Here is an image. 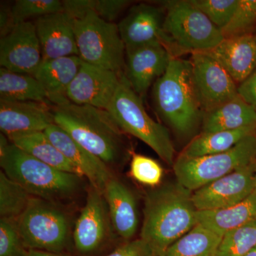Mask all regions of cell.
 Segmentation results:
<instances>
[{
    "label": "cell",
    "mask_w": 256,
    "mask_h": 256,
    "mask_svg": "<svg viewBox=\"0 0 256 256\" xmlns=\"http://www.w3.org/2000/svg\"><path fill=\"white\" fill-rule=\"evenodd\" d=\"M131 2L128 0H90V11L105 21L114 23Z\"/></svg>",
    "instance_id": "obj_36"
},
{
    "label": "cell",
    "mask_w": 256,
    "mask_h": 256,
    "mask_svg": "<svg viewBox=\"0 0 256 256\" xmlns=\"http://www.w3.org/2000/svg\"><path fill=\"white\" fill-rule=\"evenodd\" d=\"M206 53L223 67L238 86L256 69V38L254 35L224 38L220 44Z\"/></svg>",
    "instance_id": "obj_21"
},
{
    "label": "cell",
    "mask_w": 256,
    "mask_h": 256,
    "mask_svg": "<svg viewBox=\"0 0 256 256\" xmlns=\"http://www.w3.org/2000/svg\"><path fill=\"white\" fill-rule=\"evenodd\" d=\"M82 60L78 56L42 60L33 76L41 84L52 106L70 102L67 98L69 86L78 73Z\"/></svg>",
    "instance_id": "obj_22"
},
{
    "label": "cell",
    "mask_w": 256,
    "mask_h": 256,
    "mask_svg": "<svg viewBox=\"0 0 256 256\" xmlns=\"http://www.w3.org/2000/svg\"><path fill=\"white\" fill-rule=\"evenodd\" d=\"M16 222L28 250L67 252L70 222L58 204L32 196L28 208Z\"/></svg>",
    "instance_id": "obj_8"
},
{
    "label": "cell",
    "mask_w": 256,
    "mask_h": 256,
    "mask_svg": "<svg viewBox=\"0 0 256 256\" xmlns=\"http://www.w3.org/2000/svg\"><path fill=\"white\" fill-rule=\"evenodd\" d=\"M255 160L256 136H252L224 152L200 158L178 156L172 168L176 181L194 192Z\"/></svg>",
    "instance_id": "obj_9"
},
{
    "label": "cell",
    "mask_w": 256,
    "mask_h": 256,
    "mask_svg": "<svg viewBox=\"0 0 256 256\" xmlns=\"http://www.w3.org/2000/svg\"><path fill=\"white\" fill-rule=\"evenodd\" d=\"M41 46L42 60L78 56L73 18L58 12L34 20Z\"/></svg>",
    "instance_id": "obj_19"
},
{
    "label": "cell",
    "mask_w": 256,
    "mask_h": 256,
    "mask_svg": "<svg viewBox=\"0 0 256 256\" xmlns=\"http://www.w3.org/2000/svg\"><path fill=\"white\" fill-rule=\"evenodd\" d=\"M2 171L23 186L32 196L62 203L73 200L82 191V176L65 172L42 162L0 134Z\"/></svg>",
    "instance_id": "obj_4"
},
{
    "label": "cell",
    "mask_w": 256,
    "mask_h": 256,
    "mask_svg": "<svg viewBox=\"0 0 256 256\" xmlns=\"http://www.w3.org/2000/svg\"><path fill=\"white\" fill-rule=\"evenodd\" d=\"M15 220H0V256H28Z\"/></svg>",
    "instance_id": "obj_35"
},
{
    "label": "cell",
    "mask_w": 256,
    "mask_h": 256,
    "mask_svg": "<svg viewBox=\"0 0 256 256\" xmlns=\"http://www.w3.org/2000/svg\"><path fill=\"white\" fill-rule=\"evenodd\" d=\"M256 246V220L224 234L215 256H245Z\"/></svg>",
    "instance_id": "obj_30"
},
{
    "label": "cell",
    "mask_w": 256,
    "mask_h": 256,
    "mask_svg": "<svg viewBox=\"0 0 256 256\" xmlns=\"http://www.w3.org/2000/svg\"><path fill=\"white\" fill-rule=\"evenodd\" d=\"M130 176L141 184L154 188L162 184L164 169L156 160L132 153L130 164Z\"/></svg>",
    "instance_id": "obj_33"
},
{
    "label": "cell",
    "mask_w": 256,
    "mask_h": 256,
    "mask_svg": "<svg viewBox=\"0 0 256 256\" xmlns=\"http://www.w3.org/2000/svg\"><path fill=\"white\" fill-rule=\"evenodd\" d=\"M8 138L10 142L35 159L60 171L82 176L80 170L69 162L44 132L21 133Z\"/></svg>",
    "instance_id": "obj_25"
},
{
    "label": "cell",
    "mask_w": 256,
    "mask_h": 256,
    "mask_svg": "<svg viewBox=\"0 0 256 256\" xmlns=\"http://www.w3.org/2000/svg\"><path fill=\"white\" fill-rule=\"evenodd\" d=\"M165 12L164 45L173 58L206 53L224 40L222 30L190 0L158 2Z\"/></svg>",
    "instance_id": "obj_5"
},
{
    "label": "cell",
    "mask_w": 256,
    "mask_h": 256,
    "mask_svg": "<svg viewBox=\"0 0 256 256\" xmlns=\"http://www.w3.org/2000/svg\"><path fill=\"white\" fill-rule=\"evenodd\" d=\"M222 237L197 224L173 244L164 256H215Z\"/></svg>",
    "instance_id": "obj_28"
},
{
    "label": "cell",
    "mask_w": 256,
    "mask_h": 256,
    "mask_svg": "<svg viewBox=\"0 0 256 256\" xmlns=\"http://www.w3.org/2000/svg\"><path fill=\"white\" fill-rule=\"evenodd\" d=\"M152 88L153 107L164 126L181 139L196 137L204 112L194 87L190 60L173 58Z\"/></svg>",
    "instance_id": "obj_3"
},
{
    "label": "cell",
    "mask_w": 256,
    "mask_h": 256,
    "mask_svg": "<svg viewBox=\"0 0 256 256\" xmlns=\"http://www.w3.org/2000/svg\"><path fill=\"white\" fill-rule=\"evenodd\" d=\"M104 256H158L151 246L141 238L124 242Z\"/></svg>",
    "instance_id": "obj_37"
},
{
    "label": "cell",
    "mask_w": 256,
    "mask_h": 256,
    "mask_svg": "<svg viewBox=\"0 0 256 256\" xmlns=\"http://www.w3.org/2000/svg\"><path fill=\"white\" fill-rule=\"evenodd\" d=\"M124 74L82 62L69 86L67 98L72 104L107 110Z\"/></svg>",
    "instance_id": "obj_13"
},
{
    "label": "cell",
    "mask_w": 256,
    "mask_h": 256,
    "mask_svg": "<svg viewBox=\"0 0 256 256\" xmlns=\"http://www.w3.org/2000/svg\"><path fill=\"white\" fill-rule=\"evenodd\" d=\"M252 136H256V126L235 130L200 132L188 143L178 156L200 158L224 152L233 148L242 140Z\"/></svg>",
    "instance_id": "obj_26"
},
{
    "label": "cell",
    "mask_w": 256,
    "mask_h": 256,
    "mask_svg": "<svg viewBox=\"0 0 256 256\" xmlns=\"http://www.w3.org/2000/svg\"><path fill=\"white\" fill-rule=\"evenodd\" d=\"M0 99L36 101L52 106L44 89L33 76L16 73L2 67L0 68Z\"/></svg>",
    "instance_id": "obj_27"
},
{
    "label": "cell",
    "mask_w": 256,
    "mask_h": 256,
    "mask_svg": "<svg viewBox=\"0 0 256 256\" xmlns=\"http://www.w3.org/2000/svg\"><path fill=\"white\" fill-rule=\"evenodd\" d=\"M52 106L36 101L0 99V130L6 138L13 134L44 132L54 124Z\"/></svg>",
    "instance_id": "obj_18"
},
{
    "label": "cell",
    "mask_w": 256,
    "mask_h": 256,
    "mask_svg": "<svg viewBox=\"0 0 256 256\" xmlns=\"http://www.w3.org/2000/svg\"><path fill=\"white\" fill-rule=\"evenodd\" d=\"M32 195L23 186L0 171V216L16 220L28 208Z\"/></svg>",
    "instance_id": "obj_29"
},
{
    "label": "cell",
    "mask_w": 256,
    "mask_h": 256,
    "mask_svg": "<svg viewBox=\"0 0 256 256\" xmlns=\"http://www.w3.org/2000/svg\"><path fill=\"white\" fill-rule=\"evenodd\" d=\"M79 57L86 63L124 73L126 50L118 26L92 11L73 18Z\"/></svg>",
    "instance_id": "obj_7"
},
{
    "label": "cell",
    "mask_w": 256,
    "mask_h": 256,
    "mask_svg": "<svg viewBox=\"0 0 256 256\" xmlns=\"http://www.w3.org/2000/svg\"><path fill=\"white\" fill-rule=\"evenodd\" d=\"M254 36H256V33H255V34H254Z\"/></svg>",
    "instance_id": "obj_43"
},
{
    "label": "cell",
    "mask_w": 256,
    "mask_h": 256,
    "mask_svg": "<svg viewBox=\"0 0 256 256\" xmlns=\"http://www.w3.org/2000/svg\"><path fill=\"white\" fill-rule=\"evenodd\" d=\"M48 139L88 180L92 188L104 193L106 185L114 175L108 165L94 156L54 124L44 131Z\"/></svg>",
    "instance_id": "obj_17"
},
{
    "label": "cell",
    "mask_w": 256,
    "mask_h": 256,
    "mask_svg": "<svg viewBox=\"0 0 256 256\" xmlns=\"http://www.w3.org/2000/svg\"><path fill=\"white\" fill-rule=\"evenodd\" d=\"M222 32L224 38L254 35L256 32V0H239L233 18Z\"/></svg>",
    "instance_id": "obj_31"
},
{
    "label": "cell",
    "mask_w": 256,
    "mask_h": 256,
    "mask_svg": "<svg viewBox=\"0 0 256 256\" xmlns=\"http://www.w3.org/2000/svg\"><path fill=\"white\" fill-rule=\"evenodd\" d=\"M173 57L160 43L127 50L124 74L133 90L144 100L148 90L164 75Z\"/></svg>",
    "instance_id": "obj_15"
},
{
    "label": "cell",
    "mask_w": 256,
    "mask_h": 256,
    "mask_svg": "<svg viewBox=\"0 0 256 256\" xmlns=\"http://www.w3.org/2000/svg\"><path fill=\"white\" fill-rule=\"evenodd\" d=\"M114 234L104 194L90 186L86 200L74 226L73 245L78 256H102Z\"/></svg>",
    "instance_id": "obj_10"
},
{
    "label": "cell",
    "mask_w": 256,
    "mask_h": 256,
    "mask_svg": "<svg viewBox=\"0 0 256 256\" xmlns=\"http://www.w3.org/2000/svg\"><path fill=\"white\" fill-rule=\"evenodd\" d=\"M245 256H256V246Z\"/></svg>",
    "instance_id": "obj_41"
},
{
    "label": "cell",
    "mask_w": 256,
    "mask_h": 256,
    "mask_svg": "<svg viewBox=\"0 0 256 256\" xmlns=\"http://www.w3.org/2000/svg\"><path fill=\"white\" fill-rule=\"evenodd\" d=\"M239 0H190L216 26L223 30L233 18Z\"/></svg>",
    "instance_id": "obj_34"
},
{
    "label": "cell",
    "mask_w": 256,
    "mask_h": 256,
    "mask_svg": "<svg viewBox=\"0 0 256 256\" xmlns=\"http://www.w3.org/2000/svg\"><path fill=\"white\" fill-rule=\"evenodd\" d=\"M42 62L41 46L33 21L18 24L0 38V66L33 76Z\"/></svg>",
    "instance_id": "obj_14"
},
{
    "label": "cell",
    "mask_w": 256,
    "mask_h": 256,
    "mask_svg": "<svg viewBox=\"0 0 256 256\" xmlns=\"http://www.w3.org/2000/svg\"><path fill=\"white\" fill-rule=\"evenodd\" d=\"M28 256H76L70 255L68 252H62V254H58V252H41V250H30L28 252Z\"/></svg>",
    "instance_id": "obj_40"
},
{
    "label": "cell",
    "mask_w": 256,
    "mask_h": 256,
    "mask_svg": "<svg viewBox=\"0 0 256 256\" xmlns=\"http://www.w3.org/2000/svg\"><path fill=\"white\" fill-rule=\"evenodd\" d=\"M62 11L63 2L60 0H18L11 6L15 25Z\"/></svg>",
    "instance_id": "obj_32"
},
{
    "label": "cell",
    "mask_w": 256,
    "mask_h": 256,
    "mask_svg": "<svg viewBox=\"0 0 256 256\" xmlns=\"http://www.w3.org/2000/svg\"><path fill=\"white\" fill-rule=\"evenodd\" d=\"M197 210L192 192L176 180L146 192L143 208L140 237L156 255L165 252L197 224Z\"/></svg>",
    "instance_id": "obj_2"
},
{
    "label": "cell",
    "mask_w": 256,
    "mask_h": 256,
    "mask_svg": "<svg viewBox=\"0 0 256 256\" xmlns=\"http://www.w3.org/2000/svg\"><path fill=\"white\" fill-rule=\"evenodd\" d=\"M52 114L54 124L111 169L122 166L131 158L126 134L107 110L69 102L52 106Z\"/></svg>",
    "instance_id": "obj_1"
},
{
    "label": "cell",
    "mask_w": 256,
    "mask_h": 256,
    "mask_svg": "<svg viewBox=\"0 0 256 256\" xmlns=\"http://www.w3.org/2000/svg\"><path fill=\"white\" fill-rule=\"evenodd\" d=\"M190 62L194 87L204 114L238 97V85L208 53L194 54Z\"/></svg>",
    "instance_id": "obj_11"
},
{
    "label": "cell",
    "mask_w": 256,
    "mask_h": 256,
    "mask_svg": "<svg viewBox=\"0 0 256 256\" xmlns=\"http://www.w3.org/2000/svg\"><path fill=\"white\" fill-rule=\"evenodd\" d=\"M164 8L158 4L141 2L130 8L118 24L126 52L151 44L164 45Z\"/></svg>",
    "instance_id": "obj_16"
},
{
    "label": "cell",
    "mask_w": 256,
    "mask_h": 256,
    "mask_svg": "<svg viewBox=\"0 0 256 256\" xmlns=\"http://www.w3.org/2000/svg\"><path fill=\"white\" fill-rule=\"evenodd\" d=\"M14 26V21H13L12 16L11 8H8L5 6L1 8V12H0L1 37L8 34Z\"/></svg>",
    "instance_id": "obj_39"
},
{
    "label": "cell",
    "mask_w": 256,
    "mask_h": 256,
    "mask_svg": "<svg viewBox=\"0 0 256 256\" xmlns=\"http://www.w3.org/2000/svg\"><path fill=\"white\" fill-rule=\"evenodd\" d=\"M254 192L256 193V169H255V185H254Z\"/></svg>",
    "instance_id": "obj_42"
},
{
    "label": "cell",
    "mask_w": 256,
    "mask_h": 256,
    "mask_svg": "<svg viewBox=\"0 0 256 256\" xmlns=\"http://www.w3.org/2000/svg\"><path fill=\"white\" fill-rule=\"evenodd\" d=\"M196 220L197 224L223 236L230 230L256 220V193L227 208L197 210Z\"/></svg>",
    "instance_id": "obj_23"
},
{
    "label": "cell",
    "mask_w": 256,
    "mask_h": 256,
    "mask_svg": "<svg viewBox=\"0 0 256 256\" xmlns=\"http://www.w3.org/2000/svg\"><path fill=\"white\" fill-rule=\"evenodd\" d=\"M102 194L114 234L124 242L132 240L139 228L138 202L134 192L114 176L106 185Z\"/></svg>",
    "instance_id": "obj_20"
},
{
    "label": "cell",
    "mask_w": 256,
    "mask_h": 256,
    "mask_svg": "<svg viewBox=\"0 0 256 256\" xmlns=\"http://www.w3.org/2000/svg\"><path fill=\"white\" fill-rule=\"evenodd\" d=\"M256 161L192 192L196 210L227 208L252 195L255 188Z\"/></svg>",
    "instance_id": "obj_12"
},
{
    "label": "cell",
    "mask_w": 256,
    "mask_h": 256,
    "mask_svg": "<svg viewBox=\"0 0 256 256\" xmlns=\"http://www.w3.org/2000/svg\"><path fill=\"white\" fill-rule=\"evenodd\" d=\"M256 126V112L240 96L214 110L205 112L201 132L235 130Z\"/></svg>",
    "instance_id": "obj_24"
},
{
    "label": "cell",
    "mask_w": 256,
    "mask_h": 256,
    "mask_svg": "<svg viewBox=\"0 0 256 256\" xmlns=\"http://www.w3.org/2000/svg\"><path fill=\"white\" fill-rule=\"evenodd\" d=\"M238 94L256 112V69L248 78L239 84Z\"/></svg>",
    "instance_id": "obj_38"
},
{
    "label": "cell",
    "mask_w": 256,
    "mask_h": 256,
    "mask_svg": "<svg viewBox=\"0 0 256 256\" xmlns=\"http://www.w3.org/2000/svg\"><path fill=\"white\" fill-rule=\"evenodd\" d=\"M107 110L124 134L146 143L166 164L173 166L176 151L170 130L148 114L143 99L133 90L124 74Z\"/></svg>",
    "instance_id": "obj_6"
}]
</instances>
